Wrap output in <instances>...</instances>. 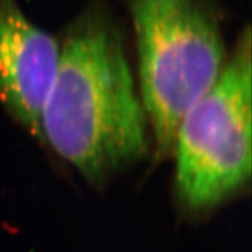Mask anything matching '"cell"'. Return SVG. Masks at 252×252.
<instances>
[{"label": "cell", "mask_w": 252, "mask_h": 252, "mask_svg": "<svg viewBox=\"0 0 252 252\" xmlns=\"http://www.w3.org/2000/svg\"><path fill=\"white\" fill-rule=\"evenodd\" d=\"M148 117L119 27L102 1L68 25L41 113V139L93 184L148 150Z\"/></svg>", "instance_id": "1"}, {"label": "cell", "mask_w": 252, "mask_h": 252, "mask_svg": "<svg viewBox=\"0 0 252 252\" xmlns=\"http://www.w3.org/2000/svg\"><path fill=\"white\" fill-rule=\"evenodd\" d=\"M138 50L139 90L156 156L173 153L178 124L226 62L214 0H125Z\"/></svg>", "instance_id": "2"}, {"label": "cell", "mask_w": 252, "mask_h": 252, "mask_svg": "<svg viewBox=\"0 0 252 252\" xmlns=\"http://www.w3.org/2000/svg\"><path fill=\"white\" fill-rule=\"evenodd\" d=\"M251 45L246 26L219 76L176 127L175 193L190 213L215 209L251 179Z\"/></svg>", "instance_id": "3"}, {"label": "cell", "mask_w": 252, "mask_h": 252, "mask_svg": "<svg viewBox=\"0 0 252 252\" xmlns=\"http://www.w3.org/2000/svg\"><path fill=\"white\" fill-rule=\"evenodd\" d=\"M58 62L60 43L32 24L17 0H0V102L39 139Z\"/></svg>", "instance_id": "4"}]
</instances>
